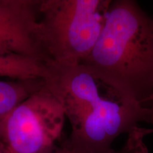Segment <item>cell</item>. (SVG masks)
Instances as JSON below:
<instances>
[{
    "mask_svg": "<svg viewBox=\"0 0 153 153\" xmlns=\"http://www.w3.org/2000/svg\"><path fill=\"white\" fill-rule=\"evenodd\" d=\"M44 84V79L0 80V138L3 124L11 111Z\"/></svg>",
    "mask_w": 153,
    "mask_h": 153,
    "instance_id": "7",
    "label": "cell"
},
{
    "mask_svg": "<svg viewBox=\"0 0 153 153\" xmlns=\"http://www.w3.org/2000/svg\"><path fill=\"white\" fill-rule=\"evenodd\" d=\"M41 0H0V51L49 65L42 45Z\"/></svg>",
    "mask_w": 153,
    "mask_h": 153,
    "instance_id": "5",
    "label": "cell"
},
{
    "mask_svg": "<svg viewBox=\"0 0 153 153\" xmlns=\"http://www.w3.org/2000/svg\"><path fill=\"white\" fill-rule=\"evenodd\" d=\"M110 0H41L40 27L50 64L72 65L87 58L100 35Z\"/></svg>",
    "mask_w": 153,
    "mask_h": 153,
    "instance_id": "3",
    "label": "cell"
},
{
    "mask_svg": "<svg viewBox=\"0 0 153 153\" xmlns=\"http://www.w3.org/2000/svg\"><path fill=\"white\" fill-rule=\"evenodd\" d=\"M65 118L60 101L44 84L9 114L0 143L9 153H51L57 148Z\"/></svg>",
    "mask_w": 153,
    "mask_h": 153,
    "instance_id": "4",
    "label": "cell"
},
{
    "mask_svg": "<svg viewBox=\"0 0 153 153\" xmlns=\"http://www.w3.org/2000/svg\"><path fill=\"white\" fill-rule=\"evenodd\" d=\"M0 153H9L1 143H0Z\"/></svg>",
    "mask_w": 153,
    "mask_h": 153,
    "instance_id": "10",
    "label": "cell"
},
{
    "mask_svg": "<svg viewBox=\"0 0 153 153\" xmlns=\"http://www.w3.org/2000/svg\"><path fill=\"white\" fill-rule=\"evenodd\" d=\"M81 64L145 105L153 91V18L133 0L112 1L98 40Z\"/></svg>",
    "mask_w": 153,
    "mask_h": 153,
    "instance_id": "2",
    "label": "cell"
},
{
    "mask_svg": "<svg viewBox=\"0 0 153 153\" xmlns=\"http://www.w3.org/2000/svg\"><path fill=\"white\" fill-rule=\"evenodd\" d=\"M153 133V129L136 127L128 133L126 144L120 150L115 153H148V150L144 142V137Z\"/></svg>",
    "mask_w": 153,
    "mask_h": 153,
    "instance_id": "8",
    "label": "cell"
},
{
    "mask_svg": "<svg viewBox=\"0 0 153 153\" xmlns=\"http://www.w3.org/2000/svg\"><path fill=\"white\" fill-rule=\"evenodd\" d=\"M48 89L60 101L72 132L65 144L82 153H114L112 143L153 111L116 82L83 64H51Z\"/></svg>",
    "mask_w": 153,
    "mask_h": 153,
    "instance_id": "1",
    "label": "cell"
},
{
    "mask_svg": "<svg viewBox=\"0 0 153 153\" xmlns=\"http://www.w3.org/2000/svg\"><path fill=\"white\" fill-rule=\"evenodd\" d=\"M145 105H146L147 106H148L153 111V91L150 94V97H149L148 98L146 99V101H145Z\"/></svg>",
    "mask_w": 153,
    "mask_h": 153,
    "instance_id": "9",
    "label": "cell"
},
{
    "mask_svg": "<svg viewBox=\"0 0 153 153\" xmlns=\"http://www.w3.org/2000/svg\"><path fill=\"white\" fill-rule=\"evenodd\" d=\"M50 65L32 57L0 51V76L14 80L45 79Z\"/></svg>",
    "mask_w": 153,
    "mask_h": 153,
    "instance_id": "6",
    "label": "cell"
}]
</instances>
